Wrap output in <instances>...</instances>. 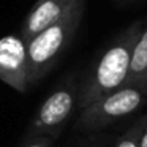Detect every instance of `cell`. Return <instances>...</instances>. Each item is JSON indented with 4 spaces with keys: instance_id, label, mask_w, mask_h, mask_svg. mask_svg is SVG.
I'll use <instances>...</instances> for the list:
<instances>
[{
    "instance_id": "8992f818",
    "label": "cell",
    "mask_w": 147,
    "mask_h": 147,
    "mask_svg": "<svg viewBox=\"0 0 147 147\" xmlns=\"http://www.w3.org/2000/svg\"><path fill=\"white\" fill-rule=\"evenodd\" d=\"M76 2L78 0H36L21 26L19 36L27 43L43 29L62 19Z\"/></svg>"
},
{
    "instance_id": "8fae6325",
    "label": "cell",
    "mask_w": 147,
    "mask_h": 147,
    "mask_svg": "<svg viewBox=\"0 0 147 147\" xmlns=\"http://www.w3.org/2000/svg\"><path fill=\"white\" fill-rule=\"evenodd\" d=\"M139 147H147V123L144 127V131H142V136H141V144Z\"/></svg>"
},
{
    "instance_id": "3957f363",
    "label": "cell",
    "mask_w": 147,
    "mask_h": 147,
    "mask_svg": "<svg viewBox=\"0 0 147 147\" xmlns=\"http://www.w3.org/2000/svg\"><path fill=\"white\" fill-rule=\"evenodd\" d=\"M146 93L134 86H123L82 108L78 119V130H98L138 111Z\"/></svg>"
},
{
    "instance_id": "277c9868",
    "label": "cell",
    "mask_w": 147,
    "mask_h": 147,
    "mask_svg": "<svg viewBox=\"0 0 147 147\" xmlns=\"http://www.w3.org/2000/svg\"><path fill=\"white\" fill-rule=\"evenodd\" d=\"M78 89L74 81H67L43 101L29 127L32 138H55L76 105Z\"/></svg>"
},
{
    "instance_id": "9c48e42d",
    "label": "cell",
    "mask_w": 147,
    "mask_h": 147,
    "mask_svg": "<svg viewBox=\"0 0 147 147\" xmlns=\"http://www.w3.org/2000/svg\"><path fill=\"white\" fill-rule=\"evenodd\" d=\"M51 138H32V141L26 147H51Z\"/></svg>"
},
{
    "instance_id": "6da1fadb",
    "label": "cell",
    "mask_w": 147,
    "mask_h": 147,
    "mask_svg": "<svg viewBox=\"0 0 147 147\" xmlns=\"http://www.w3.org/2000/svg\"><path fill=\"white\" fill-rule=\"evenodd\" d=\"M141 27L142 21H136L128 26L117 36H114L106 49L100 54L79 89L78 103L81 109L127 84L131 54L139 36Z\"/></svg>"
},
{
    "instance_id": "52a82bcc",
    "label": "cell",
    "mask_w": 147,
    "mask_h": 147,
    "mask_svg": "<svg viewBox=\"0 0 147 147\" xmlns=\"http://www.w3.org/2000/svg\"><path fill=\"white\" fill-rule=\"evenodd\" d=\"M146 71H147V21H142L139 36H138V41L134 45L133 54H131L130 71H128L125 86L138 87Z\"/></svg>"
},
{
    "instance_id": "ba28073f",
    "label": "cell",
    "mask_w": 147,
    "mask_h": 147,
    "mask_svg": "<svg viewBox=\"0 0 147 147\" xmlns=\"http://www.w3.org/2000/svg\"><path fill=\"white\" fill-rule=\"evenodd\" d=\"M146 123H147L146 117H142L138 122H134V123L120 136V139L117 141L115 147H139L141 136H142V131H144Z\"/></svg>"
},
{
    "instance_id": "7a4b0ae2",
    "label": "cell",
    "mask_w": 147,
    "mask_h": 147,
    "mask_svg": "<svg viewBox=\"0 0 147 147\" xmlns=\"http://www.w3.org/2000/svg\"><path fill=\"white\" fill-rule=\"evenodd\" d=\"M84 10H86V0H78L62 19L43 29L27 41L30 86L38 84L68 49L81 26Z\"/></svg>"
},
{
    "instance_id": "30bf717a",
    "label": "cell",
    "mask_w": 147,
    "mask_h": 147,
    "mask_svg": "<svg viewBox=\"0 0 147 147\" xmlns=\"http://www.w3.org/2000/svg\"><path fill=\"white\" fill-rule=\"evenodd\" d=\"M138 87H139V89L147 95V71L144 73V76H142V79H141V82H139V86H138Z\"/></svg>"
},
{
    "instance_id": "7c38bea8",
    "label": "cell",
    "mask_w": 147,
    "mask_h": 147,
    "mask_svg": "<svg viewBox=\"0 0 147 147\" xmlns=\"http://www.w3.org/2000/svg\"><path fill=\"white\" fill-rule=\"evenodd\" d=\"M123 2H139V0H123Z\"/></svg>"
},
{
    "instance_id": "5b68a950",
    "label": "cell",
    "mask_w": 147,
    "mask_h": 147,
    "mask_svg": "<svg viewBox=\"0 0 147 147\" xmlns=\"http://www.w3.org/2000/svg\"><path fill=\"white\" fill-rule=\"evenodd\" d=\"M0 81L21 93H26L30 86L27 43L19 33L0 38Z\"/></svg>"
}]
</instances>
